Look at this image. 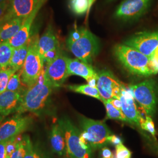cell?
<instances>
[{
  "label": "cell",
  "mask_w": 158,
  "mask_h": 158,
  "mask_svg": "<svg viewBox=\"0 0 158 158\" xmlns=\"http://www.w3.org/2000/svg\"><path fill=\"white\" fill-rule=\"evenodd\" d=\"M53 86L46 75L45 68L36 82L30 87L22 96L16 113L41 112L45 107L53 90Z\"/></svg>",
  "instance_id": "cell-3"
},
{
  "label": "cell",
  "mask_w": 158,
  "mask_h": 158,
  "mask_svg": "<svg viewBox=\"0 0 158 158\" xmlns=\"http://www.w3.org/2000/svg\"><path fill=\"white\" fill-rule=\"evenodd\" d=\"M6 0H0V3L1 2H4V1H6Z\"/></svg>",
  "instance_id": "cell-39"
},
{
  "label": "cell",
  "mask_w": 158,
  "mask_h": 158,
  "mask_svg": "<svg viewBox=\"0 0 158 158\" xmlns=\"http://www.w3.org/2000/svg\"><path fill=\"white\" fill-rule=\"evenodd\" d=\"M150 58L152 62L153 65L158 72V46L153 52L152 55Z\"/></svg>",
  "instance_id": "cell-35"
},
{
  "label": "cell",
  "mask_w": 158,
  "mask_h": 158,
  "mask_svg": "<svg viewBox=\"0 0 158 158\" xmlns=\"http://www.w3.org/2000/svg\"><path fill=\"white\" fill-rule=\"evenodd\" d=\"M15 72V70L10 67L0 69V94L6 90L9 80Z\"/></svg>",
  "instance_id": "cell-28"
},
{
  "label": "cell",
  "mask_w": 158,
  "mask_h": 158,
  "mask_svg": "<svg viewBox=\"0 0 158 158\" xmlns=\"http://www.w3.org/2000/svg\"><path fill=\"white\" fill-rule=\"evenodd\" d=\"M100 155L102 158H114L113 152L107 147H104L101 149Z\"/></svg>",
  "instance_id": "cell-34"
},
{
  "label": "cell",
  "mask_w": 158,
  "mask_h": 158,
  "mask_svg": "<svg viewBox=\"0 0 158 158\" xmlns=\"http://www.w3.org/2000/svg\"><path fill=\"white\" fill-rule=\"evenodd\" d=\"M62 129L70 158H91L92 149L89 143L81 137V132L68 117L57 121Z\"/></svg>",
  "instance_id": "cell-4"
},
{
  "label": "cell",
  "mask_w": 158,
  "mask_h": 158,
  "mask_svg": "<svg viewBox=\"0 0 158 158\" xmlns=\"http://www.w3.org/2000/svg\"><path fill=\"white\" fill-rule=\"evenodd\" d=\"M50 142L53 151L59 156L67 154L65 138L62 129L58 122L53 125L50 133Z\"/></svg>",
  "instance_id": "cell-19"
},
{
  "label": "cell",
  "mask_w": 158,
  "mask_h": 158,
  "mask_svg": "<svg viewBox=\"0 0 158 158\" xmlns=\"http://www.w3.org/2000/svg\"><path fill=\"white\" fill-rule=\"evenodd\" d=\"M10 5V0H6L0 3V24L2 23L8 12Z\"/></svg>",
  "instance_id": "cell-32"
},
{
  "label": "cell",
  "mask_w": 158,
  "mask_h": 158,
  "mask_svg": "<svg viewBox=\"0 0 158 158\" xmlns=\"http://www.w3.org/2000/svg\"><path fill=\"white\" fill-rule=\"evenodd\" d=\"M39 1L10 0V8L2 23L14 18H26L34 10Z\"/></svg>",
  "instance_id": "cell-16"
},
{
  "label": "cell",
  "mask_w": 158,
  "mask_h": 158,
  "mask_svg": "<svg viewBox=\"0 0 158 158\" xmlns=\"http://www.w3.org/2000/svg\"><path fill=\"white\" fill-rule=\"evenodd\" d=\"M38 44L42 57L47 53L57 52L61 49L59 40L52 25H49L45 32L39 38Z\"/></svg>",
  "instance_id": "cell-18"
},
{
  "label": "cell",
  "mask_w": 158,
  "mask_h": 158,
  "mask_svg": "<svg viewBox=\"0 0 158 158\" xmlns=\"http://www.w3.org/2000/svg\"><path fill=\"white\" fill-rule=\"evenodd\" d=\"M141 128L149 132L155 138L156 130L152 117L146 116V118L145 119L144 121L141 125Z\"/></svg>",
  "instance_id": "cell-30"
},
{
  "label": "cell",
  "mask_w": 158,
  "mask_h": 158,
  "mask_svg": "<svg viewBox=\"0 0 158 158\" xmlns=\"http://www.w3.org/2000/svg\"><path fill=\"white\" fill-rule=\"evenodd\" d=\"M6 141L0 142V158H6Z\"/></svg>",
  "instance_id": "cell-36"
},
{
  "label": "cell",
  "mask_w": 158,
  "mask_h": 158,
  "mask_svg": "<svg viewBox=\"0 0 158 158\" xmlns=\"http://www.w3.org/2000/svg\"><path fill=\"white\" fill-rule=\"evenodd\" d=\"M102 102H103L106 108L107 118L117 119L122 121L128 122L127 119L123 111L113 106V104L109 100H102Z\"/></svg>",
  "instance_id": "cell-26"
},
{
  "label": "cell",
  "mask_w": 158,
  "mask_h": 158,
  "mask_svg": "<svg viewBox=\"0 0 158 158\" xmlns=\"http://www.w3.org/2000/svg\"><path fill=\"white\" fill-rule=\"evenodd\" d=\"M0 69H1V68H0Z\"/></svg>",
  "instance_id": "cell-41"
},
{
  "label": "cell",
  "mask_w": 158,
  "mask_h": 158,
  "mask_svg": "<svg viewBox=\"0 0 158 158\" xmlns=\"http://www.w3.org/2000/svg\"><path fill=\"white\" fill-rule=\"evenodd\" d=\"M89 0H69V8L75 15L81 16L89 10Z\"/></svg>",
  "instance_id": "cell-25"
},
{
  "label": "cell",
  "mask_w": 158,
  "mask_h": 158,
  "mask_svg": "<svg viewBox=\"0 0 158 158\" xmlns=\"http://www.w3.org/2000/svg\"><path fill=\"white\" fill-rule=\"evenodd\" d=\"M68 58L61 51L53 60L46 63V75L53 89L61 87L69 77Z\"/></svg>",
  "instance_id": "cell-11"
},
{
  "label": "cell",
  "mask_w": 158,
  "mask_h": 158,
  "mask_svg": "<svg viewBox=\"0 0 158 158\" xmlns=\"http://www.w3.org/2000/svg\"><path fill=\"white\" fill-rule=\"evenodd\" d=\"M25 18H14L0 24V43L8 42L18 33Z\"/></svg>",
  "instance_id": "cell-20"
},
{
  "label": "cell",
  "mask_w": 158,
  "mask_h": 158,
  "mask_svg": "<svg viewBox=\"0 0 158 158\" xmlns=\"http://www.w3.org/2000/svg\"><path fill=\"white\" fill-rule=\"evenodd\" d=\"M14 48L8 42L0 43V68L9 67Z\"/></svg>",
  "instance_id": "cell-24"
},
{
  "label": "cell",
  "mask_w": 158,
  "mask_h": 158,
  "mask_svg": "<svg viewBox=\"0 0 158 158\" xmlns=\"http://www.w3.org/2000/svg\"><path fill=\"white\" fill-rule=\"evenodd\" d=\"M33 119L29 116L17 113L0 123V142L7 141L21 134L32 124Z\"/></svg>",
  "instance_id": "cell-8"
},
{
  "label": "cell",
  "mask_w": 158,
  "mask_h": 158,
  "mask_svg": "<svg viewBox=\"0 0 158 158\" xmlns=\"http://www.w3.org/2000/svg\"><path fill=\"white\" fill-rule=\"evenodd\" d=\"M107 141L108 144H111L114 146H117L123 143L122 139L119 136L113 134L108 136Z\"/></svg>",
  "instance_id": "cell-33"
},
{
  "label": "cell",
  "mask_w": 158,
  "mask_h": 158,
  "mask_svg": "<svg viewBox=\"0 0 158 158\" xmlns=\"http://www.w3.org/2000/svg\"><path fill=\"white\" fill-rule=\"evenodd\" d=\"M66 45L77 59L89 64L100 50L99 40L85 27L76 28L72 31L66 40Z\"/></svg>",
  "instance_id": "cell-1"
},
{
  "label": "cell",
  "mask_w": 158,
  "mask_h": 158,
  "mask_svg": "<svg viewBox=\"0 0 158 158\" xmlns=\"http://www.w3.org/2000/svg\"><path fill=\"white\" fill-rule=\"evenodd\" d=\"M28 87L25 85L21 79V70L16 72L11 76L8 81L6 90L11 91L19 93L23 96L28 89Z\"/></svg>",
  "instance_id": "cell-22"
},
{
  "label": "cell",
  "mask_w": 158,
  "mask_h": 158,
  "mask_svg": "<svg viewBox=\"0 0 158 158\" xmlns=\"http://www.w3.org/2000/svg\"><path fill=\"white\" fill-rule=\"evenodd\" d=\"M69 90L73 91L74 93L85 94L95 98L97 100L102 101V98L97 88L91 85H69L66 86Z\"/></svg>",
  "instance_id": "cell-23"
},
{
  "label": "cell",
  "mask_w": 158,
  "mask_h": 158,
  "mask_svg": "<svg viewBox=\"0 0 158 158\" xmlns=\"http://www.w3.org/2000/svg\"><path fill=\"white\" fill-rule=\"evenodd\" d=\"M114 53L119 62L132 74L149 77L158 73L150 57L130 46L117 45Z\"/></svg>",
  "instance_id": "cell-2"
},
{
  "label": "cell",
  "mask_w": 158,
  "mask_h": 158,
  "mask_svg": "<svg viewBox=\"0 0 158 158\" xmlns=\"http://www.w3.org/2000/svg\"><path fill=\"white\" fill-rule=\"evenodd\" d=\"M30 44V38L24 45L14 48L11 59L9 67L13 69L16 72L21 70L23 68L25 61L28 55Z\"/></svg>",
  "instance_id": "cell-21"
},
{
  "label": "cell",
  "mask_w": 158,
  "mask_h": 158,
  "mask_svg": "<svg viewBox=\"0 0 158 158\" xmlns=\"http://www.w3.org/2000/svg\"><path fill=\"white\" fill-rule=\"evenodd\" d=\"M79 118L82 130L81 137L89 143L92 149H102L109 145L108 136L112 133L104 122L88 118L83 115H80Z\"/></svg>",
  "instance_id": "cell-6"
},
{
  "label": "cell",
  "mask_w": 158,
  "mask_h": 158,
  "mask_svg": "<svg viewBox=\"0 0 158 158\" xmlns=\"http://www.w3.org/2000/svg\"><path fill=\"white\" fill-rule=\"evenodd\" d=\"M118 97L121 103L122 111L127 119L128 123L141 128V125L145 119L137 108L132 91L130 88L127 89L125 87L122 89Z\"/></svg>",
  "instance_id": "cell-13"
},
{
  "label": "cell",
  "mask_w": 158,
  "mask_h": 158,
  "mask_svg": "<svg viewBox=\"0 0 158 158\" xmlns=\"http://www.w3.org/2000/svg\"><path fill=\"white\" fill-rule=\"evenodd\" d=\"M68 158V157H64V158Z\"/></svg>",
  "instance_id": "cell-40"
},
{
  "label": "cell",
  "mask_w": 158,
  "mask_h": 158,
  "mask_svg": "<svg viewBox=\"0 0 158 158\" xmlns=\"http://www.w3.org/2000/svg\"><path fill=\"white\" fill-rule=\"evenodd\" d=\"M22 95L19 93L6 90L0 94V115L6 117L16 113L20 105Z\"/></svg>",
  "instance_id": "cell-17"
},
{
  "label": "cell",
  "mask_w": 158,
  "mask_h": 158,
  "mask_svg": "<svg viewBox=\"0 0 158 158\" xmlns=\"http://www.w3.org/2000/svg\"><path fill=\"white\" fill-rule=\"evenodd\" d=\"M2 120H3V117H2V116L0 115V123H1Z\"/></svg>",
  "instance_id": "cell-38"
},
{
  "label": "cell",
  "mask_w": 158,
  "mask_h": 158,
  "mask_svg": "<svg viewBox=\"0 0 158 158\" xmlns=\"http://www.w3.org/2000/svg\"><path fill=\"white\" fill-rule=\"evenodd\" d=\"M134 98L147 116L153 117L158 104V84L155 79H146L136 85H130Z\"/></svg>",
  "instance_id": "cell-5"
},
{
  "label": "cell",
  "mask_w": 158,
  "mask_h": 158,
  "mask_svg": "<svg viewBox=\"0 0 158 158\" xmlns=\"http://www.w3.org/2000/svg\"><path fill=\"white\" fill-rule=\"evenodd\" d=\"M45 0H40L36 7L28 17L25 18L23 25L19 31L11 40L8 41V43L13 48H16L25 44L28 41L31 34V28L35 17L39 11L40 7L42 6Z\"/></svg>",
  "instance_id": "cell-15"
},
{
  "label": "cell",
  "mask_w": 158,
  "mask_h": 158,
  "mask_svg": "<svg viewBox=\"0 0 158 158\" xmlns=\"http://www.w3.org/2000/svg\"><path fill=\"white\" fill-rule=\"evenodd\" d=\"M39 36L36 34L30 37V44L28 55L21 69V79L28 87L35 84L44 69V61L40 55L38 49Z\"/></svg>",
  "instance_id": "cell-7"
},
{
  "label": "cell",
  "mask_w": 158,
  "mask_h": 158,
  "mask_svg": "<svg viewBox=\"0 0 158 158\" xmlns=\"http://www.w3.org/2000/svg\"><path fill=\"white\" fill-rule=\"evenodd\" d=\"M125 45L130 46L151 57L158 46V31H144L134 35L127 40Z\"/></svg>",
  "instance_id": "cell-12"
},
{
  "label": "cell",
  "mask_w": 158,
  "mask_h": 158,
  "mask_svg": "<svg viewBox=\"0 0 158 158\" xmlns=\"http://www.w3.org/2000/svg\"><path fill=\"white\" fill-rule=\"evenodd\" d=\"M96 87L99 91L102 101L118 97L125 86L111 72L103 69L98 73Z\"/></svg>",
  "instance_id": "cell-9"
},
{
  "label": "cell",
  "mask_w": 158,
  "mask_h": 158,
  "mask_svg": "<svg viewBox=\"0 0 158 158\" xmlns=\"http://www.w3.org/2000/svg\"><path fill=\"white\" fill-rule=\"evenodd\" d=\"M32 143L28 135L23 136V139L18 143L17 148L10 158H24Z\"/></svg>",
  "instance_id": "cell-27"
},
{
  "label": "cell",
  "mask_w": 158,
  "mask_h": 158,
  "mask_svg": "<svg viewBox=\"0 0 158 158\" xmlns=\"http://www.w3.org/2000/svg\"><path fill=\"white\" fill-rule=\"evenodd\" d=\"M24 158H46L42 151L37 145H33L32 143Z\"/></svg>",
  "instance_id": "cell-29"
},
{
  "label": "cell",
  "mask_w": 158,
  "mask_h": 158,
  "mask_svg": "<svg viewBox=\"0 0 158 158\" xmlns=\"http://www.w3.org/2000/svg\"><path fill=\"white\" fill-rule=\"evenodd\" d=\"M68 70L69 77L79 76L85 79L89 85L96 87V81L98 73L89 63L84 62L78 59L68 58Z\"/></svg>",
  "instance_id": "cell-14"
},
{
  "label": "cell",
  "mask_w": 158,
  "mask_h": 158,
  "mask_svg": "<svg viewBox=\"0 0 158 158\" xmlns=\"http://www.w3.org/2000/svg\"><path fill=\"white\" fill-rule=\"evenodd\" d=\"M152 0H124L114 12V17L124 21L135 20L148 10Z\"/></svg>",
  "instance_id": "cell-10"
},
{
  "label": "cell",
  "mask_w": 158,
  "mask_h": 158,
  "mask_svg": "<svg viewBox=\"0 0 158 158\" xmlns=\"http://www.w3.org/2000/svg\"><path fill=\"white\" fill-rule=\"evenodd\" d=\"M94 1H95V0H89V10H88V12H87L88 15H89V12H90L91 8V6H93V3H94Z\"/></svg>",
  "instance_id": "cell-37"
},
{
  "label": "cell",
  "mask_w": 158,
  "mask_h": 158,
  "mask_svg": "<svg viewBox=\"0 0 158 158\" xmlns=\"http://www.w3.org/2000/svg\"><path fill=\"white\" fill-rule=\"evenodd\" d=\"M131 152L123 143L115 146V158H131Z\"/></svg>",
  "instance_id": "cell-31"
}]
</instances>
